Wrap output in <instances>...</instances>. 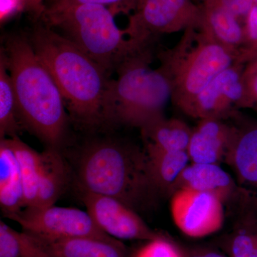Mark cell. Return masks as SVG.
Instances as JSON below:
<instances>
[{
    "label": "cell",
    "mask_w": 257,
    "mask_h": 257,
    "mask_svg": "<svg viewBox=\"0 0 257 257\" xmlns=\"http://www.w3.org/2000/svg\"><path fill=\"white\" fill-rule=\"evenodd\" d=\"M30 41L58 86L69 117L87 130L107 126L109 74L73 42L47 25L37 26Z\"/></svg>",
    "instance_id": "6da1fadb"
},
{
    "label": "cell",
    "mask_w": 257,
    "mask_h": 257,
    "mask_svg": "<svg viewBox=\"0 0 257 257\" xmlns=\"http://www.w3.org/2000/svg\"><path fill=\"white\" fill-rule=\"evenodd\" d=\"M80 192L108 196L139 214L154 209L160 200L145 149L121 140H94L84 146L76 167Z\"/></svg>",
    "instance_id": "7a4b0ae2"
},
{
    "label": "cell",
    "mask_w": 257,
    "mask_h": 257,
    "mask_svg": "<svg viewBox=\"0 0 257 257\" xmlns=\"http://www.w3.org/2000/svg\"><path fill=\"white\" fill-rule=\"evenodd\" d=\"M1 52L24 128L48 147L58 149L65 138L69 116L55 79L25 37H8Z\"/></svg>",
    "instance_id": "3957f363"
},
{
    "label": "cell",
    "mask_w": 257,
    "mask_h": 257,
    "mask_svg": "<svg viewBox=\"0 0 257 257\" xmlns=\"http://www.w3.org/2000/svg\"><path fill=\"white\" fill-rule=\"evenodd\" d=\"M151 50L130 57L118 67L117 78L111 79L105 100L106 125L145 127L164 117L172 100L170 79L159 67H150Z\"/></svg>",
    "instance_id": "277c9868"
},
{
    "label": "cell",
    "mask_w": 257,
    "mask_h": 257,
    "mask_svg": "<svg viewBox=\"0 0 257 257\" xmlns=\"http://www.w3.org/2000/svg\"><path fill=\"white\" fill-rule=\"evenodd\" d=\"M42 15L47 26L58 28L109 76L130 57L151 50L152 45L131 38L125 29L118 28L114 13L103 5L45 10Z\"/></svg>",
    "instance_id": "5b68a950"
},
{
    "label": "cell",
    "mask_w": 257,
    "mask_h": 257,
    "mask_svg": "<svg viewBox=\"0 0 257 257\" xmlns=\"http://www.w3.org/2000/svg\"><path fill=\"white\" fill-rule=\"evenodd\" d=\"M159 57L172 84L171 101L182 111L224 69L246 64L242 54L216 43L198 27L187 29L175 47Z\"/></svg>",
    "instance_id": "8992f818"
},
{
    "label": "cell",
    "mask_w": 257,
    "mask_h": 257,
    "mask_svg": "<svg viewBox=\"0 0 257 257\" xmlns=\"http://www.w3.org/2000/svg\"><path fill=\"white\" fill-rule=\"evenodd\" d=\"M201 14L192 0H137L125 30L131 38L152 45L157 35L197 28Z\"/></svg>",
    "instance_id": "52a82bcc"
},
{
    "label": "cell",
    "mask_w": 257,
    "mask_h": 257,
    "mask_svg": "<svg viewBox=\"0 0 257 257\" xmlns=\"http://www.w3.org/2000/svg\"><path fill=\"white\" fill-rule=\"evenodd\" d=\"M246 63L238 62L213 79L183 111L198 119L226 120L234 118L241 109H253L244 73Z\"/></svg>",
    "instance_id": "ba28073f"
},
{
    "label": "cell",
    "mask_w": 257,
    "mask_h": 257,
    "mask_svg": "<svg viewBox=\"0 0 257 257\" xmlns=\"http://www.w3.org/2000/svg\"><path fill=\"white\" fill-rule=\"evenodd\" d=\"M6 217L18 223L23 231L40 237L116 239L104 232L87 211L76 208L55 205L44 208L28 207Z\"/></svg>",
    "instance_id": "9c48e42d"
},
{
    "label": "cell",
    "mask_w": 257,
    "mask_h": 257,
    "mask_svg": "<svg viewBox=\"0 0 257 257\" xmlns=\"http://www.w3.org/2000/svg\"><path fill=\"white\" fill-rule=\"evenodd\" d=\"M224 206L216 196L192 189H177L170 197L171 215L175 226L194 239L210 236L222 228Z\"/></svg>",
    "instance_id": "30bf717a"
},
{
    "label": "cell",
    "mask_w": 257,
    "mask_h": 257,
    "mask_svg": "<svg viewBox=\"0 0 257 257\" xmlns=\"http://www.w3.org/2000/svg\"><path fill=\"white\" fill-rule=\"evenodd\" d=\"M81 199L97 226L118 240H150L160 237L138 212L108 196L80 192Z\"/></svg>",
    "instance_id": "8fae6325"
},
{
    "label": "cell",
    "mask_w": 257,
    "mask_h": 257,
    "mask_svg": "<svg viewBox=\"0 0 257 257\" xmlns=\"http://www.w3.org/2000/svg\"><path fill=\"white\" fill-rule=\"evenodd\" d=\"M181 188L209 193L221 199L224 205L233 202L240 208L248 197V193L217 164H189L176 183L175 191Z\"/></svg>",
    "instance_id": "7c38bea8"
},
{
    "label": "cell",
    "mask_w": 257,
    "mask_h": 257,
    "mask_svg": "<svg viewBox=\"0 0 257 257\" xmlns=\"http://www.w3.org/2000/svg\"><path fill=\"white\" fill-rule=\"evenodd\" d=\"M218 119H199L192 128L187 153L194 163L226 162L234 140L236 126Z\"/></svg>",
    "instance_id": "4fadbf2b"
},
{
    "label": "cell",
    "mask_w": 257,
    "mask_h": 257,
    "mask_svg": "<svg viewBox=\"0 0 257 257\" xmlns=\"http://www.w3.org/2000/svg\"><path fill=\"white\" fill-rule=\"evenodd\" d=\"M240 121L235 125L236 133L226 163L234 171L239 187L257 196V121Z\"/></svg>",
    "instance_id": "5bb4252c"
},
{
    "label": "cell",
    "mask_w": 257,
    "mask_h": 257,
    "mask_svg": "<svg viewBox=\"0 0 257 257\" xmlns=\"http://www.w3.org/2000/svg\"><path fill=\"white\" fill-rule=\"evenodd\" d=\"M202 14L198 28L216 43L243 55V25L234 15L211 2L201 5Z\"/></svg>",
    "instance_id": "9a60e30c"
},
{
    "label": "cell",
    "mask_w": 257,
    "mask_h": 257,
    "mask_svg": "<svg viewBox=\"0 0 257 257\" xmlns=\"http://www.w3.org/2000/svg\"><path fill=\"white\" fill-rule=\"evenodd\" d=\"M33 236L55 257H127L124 243L118 239L94 237L49 239Z\"/></svg>",
    "instance_id": "2e32d148"
},
{
    "label": "cell",
    "mask_w": 257,
    "mask_h": 257,
    "mask_svg": "<svg viewBox=\"0 0 257 257\" xmlns=\"http://www.w3.org/2000/svg\"><path fill=\"white\" fill-rule=\"evenodd\" d=\"M68 177L67 166L58 149L48 147L42 152L37 201L33 207L44 208L55 205L63 194Z\"/></svg>",
    "instance_id": "e0dca14e"
},
{
    "label": "cell",
    "mask_w": 257,
    "mask_h": 257,
    "mask_svg": "<svg viewBox=\"0 0 257 257\" xmlns=\"http://www.w3.org/2000/svg\"><path fill=\"white\" fill-rule=\"evenodd\" d=\"M154 184L162 198L171 197L181 174L191 162L187 151L146 150Z\"/></svg>",
    "instance_id": "ac0fdd59"
},
{
    "label": "cell",
    "mask_w": 257,
    "mask_h": 257,
    "mask_svg": "<svg viewBox=\"0 0 257 257\" xmlns=\"http://www.w3.org/2000/svg\"><path fill=\"white\" fill-rule=\"evenodd\" d=\"M146 150L187 151L192 128L182 120L165 116L142 128Z\"/></svg>",
    "instance_id": "d6986e66"
},
{
    "label": "cell",
    "mask_w": 257,
    "mask_h": 257,
    "mask_svg": "<svg viewBox=\"0 0 257 257\" xmlns=\"http://www.w3.org/2000/svg\"><path fill=\"white\" fill-rule=\"evenodd\" d=\"M10 140L20 167L25 193V208L35 207L41 170L42 152L32 149L18 136L10 138Z\"/></svg>",
    "instance_id": "ffe728a7"
},
{
    "label": "cell",
    "mask_w": 257,
    "mask_h": 257,
    "mask_svg": "<svg viewBox=\"0 0 257 257\" xmlns=\"http://www.w3.org/2000/svg\"><path fill=\"white\" fill-rule=\"evenodd\" d=\"M24 128L5 56L0 55V138L18 136Z\"/></svg>",
    "instance_id": "44dd1931"
},
{
    "label": "cell",
    "mask_w": 257,
    "mask_h": 257,
    "mask_svg": "<svg viewBox=\"0 0 257 257\" xmlns=\"http://www.w3.org/2000/svg\"><path fill=\"white\" fill-rule=\"evenodd\" d=\"M241 210L242 218L230 243L231 257H257L256 196H249Z\"/></svg>",
    "instance_id": "7402d4cb"
},
{
    "label": "cell",
    "mask_w": 257,
    "mask_h": 257,
    "mask_svg": "<svg viewBox=\"0 0 257 257\" xmlns=\"http://www.w3.org/2000/svg\"><path fill=\"white\" fill-rule=\"evenodd\" d=\"M0 257H55L33 235L0 221Z\"/></svg>",
    "instance_id": "603a6c76"
},
{
    "label": "cell",
    "mask_w": 257,
    "mask_h": 257,
    "mask_svg": "<svg viewBox=\"0 0 257 257\" xmlns=\"http://www.w3.org/2000/svg\"><path fill=\"white\" fill-rule=\"evenodd\" d=\"M137 0H54L47 10H60L76 5H99L109 8L114 15L135 10Z\"/></svg>",
    "instance_id": "cb8c5ba5"
},
{
    "label": "cell",
    "mask_w": 257,
    "mask_h": 257,
    "mask_svg": "<svg viewBox=\"0 0 257 257\" xmlns=\"http://www.w3.org/2000/svg\"><path fill=\"white\" fill-rule=\"evenodd\" d=\"M135 257H184L177 246L163 236L147 241Z\"/></svg>",
    "instance_id": "d4e9b609"
},
{
    "label": "cell",
    "mask_w": 257,
    "mask_h": 257,
    "mask_svg": "<svg viewBox=\"0 0 257 257\" xmlns=\"http://www.w3.org/2000/svg\"><path fill=\"white\" fill-rule=\"evenodd\" d=\"M245 45L243 50L246 60H251L257 55V5H255L248 13L244 23Z\"/></svg>",
    "instance_id": "484cf974"
},
{
    "label": "cell",
    "mask_w": 257,
    "mask_h": 257,
    "mask_svg": "<svg viewBox=\"0 0 257 257\" xmlns=\"http://www.w3.org/2000/svg\"><path fill=\"white\" fill-rule=\"evenodd\" d=\"M207 2L219 5L234 15L243 25L248 13L255 5L254 0H208Z\"/></svg>",
    "instance_id": "4316f807"
},
{
    "label": "cell",
    "mask_w": 257,
    "mask_h": 257,
    "mask_svg": "<svg viewBox=\"0 0 257 257\" xmlns=\"http://www.w3.org/2000/svg\"><path fill=\"white\" fill-rule=\"evenodd\" d=\"M24 10L22 0H1V22H4L20 10Z\"/></svg>",
    "instance_id": "83f0119b"
},
{
    "label": "cell",
    "mask_w": 257,
    "mask_h": 257,
    "mask_svg": "<svg viewBox=\"0 0 257 257\" xmlns=\"http://www.w3.org/2000/svg\"><path fill=\"white\" fill-rule=\"evenodd\" d=\"M245 82L253 102V109L257 111V71L246 68L244 73Z\"/></svg>",
    "instance_id": "f1b7e54d"
},
{
    "label": "cell",
    "mask_w": 257,
    "mask_h": 257,
    "mask_svg": "<svg viewBox=\"0 0 257 257\" xmlns=\"http://www.w3.org/2000/svg\"><path fill=\"white\" fill-rule=\"evenodd\" d=\"M44 0H22L24 10L37 15H42L45 8L43 5Z\"/></svg>",
    "instance_id": "f546056e"
},
{
    "label": "cell",
    "mask_w": 257,
    "mask_h": 257,
    "mask_svg": "<svg viewBox=\"0 0 257 257\" xmlns=\"http://www.w3.org/2000/svg\"><path fill=\"white\" fill-rule=\"evenodd\" d=\"M187 257H227L216 251H207V250H197L192 251Z\"/></svg>",
    "instance_id": "4dcf8cb0"
},
{
    "label": "cell",
    "mask_w": 257,
    "mask_h": 257,
    "mask_svg": "<svg viewBox=\"0 0 257 257\" xmlns=\"http://www.w3.org/2000/svg\"><path fill=\"white\" fill-rule=\"evenodd\" d=\"M246 68L251 69V70L257 71V55L248 61L246 64Z\"/></svg>",
    "instance_id": "1f68e13d"
},
{
    "label": "cell",
    "mask_w": 257,
    "mask_h": 257,
    "mask_svg": "<svg viewBox=\"0 0 257 257\" xmlns=\"http://www.w3.org/2000/svg\"><path fill=\"white\" fill-rule=\"evenodd\" d=\"M255 5H257V0H254Z\"/></svg>",
    "instance_id": "d6a6232c"
},
{
    "label": "cell",
    "mask_w": 257,
    "mask_h": 257,
    "mask_svg": "<svg viewBox=\"0 0 257 257\" xmlns=\"http://www.w3.org/2000/svg\"><path fill=\"white\" fill-rule=\"evenodd\" d=\"M202 1L203 2V3H205V2L208 1V0H202Z\"/></svg>",
    "instance_id": "836d02e7"
},
{
    "label": "cell",
    "mask_w": 257,
    "mask_h": 257,
    "mask_svg": "<svg viewBox=\"0 0 257 257\" xmlns=\"http://www.w3.org/2000/svg\"><path fill=\"white\" fill-rule=\"evenodd\" d=\"M52 1H54V0H52Z\"/></svg>",
    "instance_id": "e575fe53"
}]
</instances>
